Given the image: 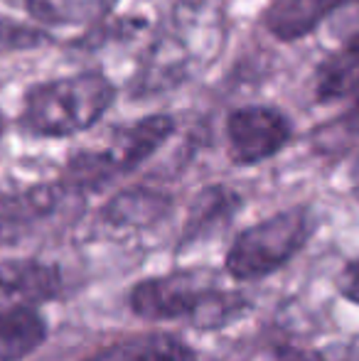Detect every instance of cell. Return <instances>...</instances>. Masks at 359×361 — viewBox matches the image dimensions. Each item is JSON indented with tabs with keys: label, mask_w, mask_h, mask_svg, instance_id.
I'll return each instance as SVG.
<instances>
[{
	"label": "cell",
	"mask_w": 359,
	"mask_h": 361,
	"mask_svg": "<svg viewBox=\"0 0 359 361\" xmlns=\"http://www.w3.org/2000/svg\"><path fill=\"white\" fill-rule=\"evenodd\" d=\"M128 305L143 319H190L197 327H219L244 312L246 298L221 288L217 273L187 268L138 283L130 290Z\"/></svg>",
	"instance_id": "obj_1"
},
{
	"label": "cell",
	"mask_w": 359,
	"mask_h": 361,
	"mask_svg": "<svg viewBox=\"0 0 359 361\" xmlns=\"http://www.w3.org/2000/svg\"><path fill=\"white\" fill-rule=\"evenodd\" d=\"M116 101V86L101 72H79L30 86L20 128L35 138H69L89 130Z\"/></svg>",
	"instance_id": "obj_2"
},
{
	"label": "cell",
	"mask_w": 359,
	"mask_h": 361,
	"mask_svg": "<svg viewBox=\"0 0 359 361\" xmlns=\"http://www.w3.org/2000/svg\"><path fill=\"white\" fill-rule=\"evenodd\" d=\"M175 133V121L165 114H153L121 128L104 150H84L69 160L64 185L74 192L99 190L121 175H128L148 157H153L170 135Z\"/></svg>",
	"instance_id": "obj_3"
},
{
	"label": "cell",
	"mask_w": 359,
	"mask_h": 361,
	"mask_svg": "<svg viewBox=\"0 0 359 361\" xmlns=\"http://www.w3.org/2000/svg\"><path fill=\"white\" fill-rule=\"evenodd\" d=\"M315 231V216L305 207L278 212L244 228L226 251V273L234 281H261L283 268Z\"/></svg>",
	"instance_id": "obj_4"
},
{
	"label": "cell",
	"mask_w": 359,
	"mask_h": 361,
	"mask_svg": "<svg viewBox=\"0 0 359 361\" xmlns=\"http://www.w3.org/2000/svg\"><path fill=\"white\" fill-rule=\"evenodd\" d=\"M293 126L269 106H241L226 118V143L236 165H259L288 145Z\"/></svg>",
	"instance_id": "obj_5"
},
{
	"label": "cell",
	"mask_w": 359,
	"mask_h": 361,
	"mask_svg": "<svg viewBox=\"0 0 359 361\" xmlns=\"http://www.w3.org/2000/svg\"><path fill=\"white\" fill-rule=\"evenodd\" d=\"M69 185H35L15 197H0V243H20L77 202Z\"/></svg>",
	"instance_id": "obj_6"
},
{
	"label": "cell",
	"mask_w": 359,
	"mask_h": 361,
	"mask_svg": "<svg viewBox=\"0 0 359 361\" xmlns=\"http://www.w3.org/2000/svg\"><path fill=\"white\" fill-rule=\"evenodd\" d=\"M357 0H273L264 13V25L283 42L308 37L335 10Z\"/></svg>",
	"instance_id": "obj_7"
},
{
	"label": "cell",
	"mask_w": 359,
	"mask_h": 361,
	"mask_svg": "<svg viewBox=\"0 0 359 361\" xmlns=\"http://www.w3.org/2000/svg\"><path fill=\"white\" fill-rule=\"evenodd\" d=\"M47 339V322L32 305L0 307V361H23Z\"/></svg>",
	"instance_id": "obj_8"
},
{
	"label": "cell",
	"mask_w": 359,
	"mask_h": 361,
	"mask_svg": "<svg viewBox=\"0 0 359 361\" xmlns=\"http://www.w3.org/2000/svg\"><path fill=\"white\" fill-rule=\"evenodd\" d=\"M239 204L241 200L226 187H207L190 209L185 231H182V246H192L224 228L234 212L239 209Z\"/></svg>",
	"instance_id": "obj_9"
},
{
	"label": "cell",
	"mask_w": 359,
	"mask_h": 361,
	"mask_svg": "<svg viewBox=\"0 0 359 361\" xmlns=\"http://www.w3.org/2000/svg\"><path fill=\"white\" fill-rule=\"evenodd\" d=\"M357 96L359 99V37L327 57L315 72V99L332 104Z\"/></svg>",
	"instance_id": "obj_10"
},
{
	"label": "cell",
	"mask_w": 359,
	"mask_h": 361,
	"mask_svg": "<svg viewBox=\"0 0 359 361\" xmlns=\"http://www.w3.org/2000/svg\"><path fill=\"white\" fill-rule=\"evenodd\" d=\"M87 361H197V357L180 339L168 334H148L109 344Z\"/></svg>",
	"instance_id": "obj_11"
},
{
	"label": "cell",
	"mask_w": 359,
	"mask_h": 361,
	"mask_svg": "<svg viewBox=\"0 0 359 361\" xmlns=\"http://www.w3.org/2000/svg\"><path fill=\"white\" fill-rule=\"evenodd\" d=\"M170 209V197L155 190H126L106 204V224L118 228H143L160 221Z\"/></svg>",
	"instance_id": "obj_12"
},
{
	"label": "cell",
	"mask_w": 359,
	"mask_h": 361,
	"mask_svg": "<svg viewBox=\"0 0 359 361\" xmlns=\"http://www.w3.org/2000/svg\"><path fill=\"white\" fill-rule=\"evenodd\" d=\"M118 0H25L35 20L47 25H89L106 18Z\"/></svg>",
	"instance_id": "obj_13"
},
{
	"label": "cell",
	"mask_w": 359,
	"mask_h": 361,
	"mask_svg": "<svg viewBox=\"0 0 359 361\" xmlns=\"http://www.w3.org/2000/svg\"><path fill=\"white\" fill-rule=\"evenodd\" d=\"M44 44H52V37L44 30L0 15V54L30 52V49H39Z\"/></svg>",
	"instance_id": "obj_14"
},
{
	"label": "cell",
	"mask_w": 359,
	"mask_h": 361,
	"mask_svg": "<svg viewBox=\"0 0 359 361\" xmlns=\"http://www.w3.org/2000/svg\"><path fill=\"white\" fill-rule=\"evenodd\" d=\"M355 135H359V99H357L355 109L347 111L342 118L330 121V123L322 126L320 130H315V143L320 150H340V147L350 143Z\"/></svg>",
	"instance_id": "obj_15"
},
{
	"label": "cell",
	"mask_w": 359,
	"mask_h": 361,
	"mask_svg": "<svg viewBox=\"0 0 359 361\" xmlns=\"http://www.w3.org/2000/svg\"><path fill=\"white\" fill-rule=\"evenodd\" d=\"M281 361H359V347L357 344H347V342L327 344V347L296 352Z\"/></svg>",
	"instance_id": "obj_16"
},
{
	"label": "cell",
	"mask_w": 359,
	"mask_h": 361,
	"mask_svg": "<svg viewBox=\"0 0 359 361\" xmlns=\"http://www.w3.org/2000/svg\"><path fill=\"white\" fill-rule=\"evenodd\" d=\"M337 290H340L342 298L359 305V258L350 261L340 271V276H337Z\"/></svg>",
	"instance_id": "obj_17"
},
{
	"label": "cell",
	"mask_w": 359,
	"mask_h": 361,
	"mask_svg": "<svg viewBox=\"0 0 359 361\" xmlns=\"http://www.w3.org/2000/svg\"><path fill=\"white\" fill-rule=\"evenodd\" d=\"M3 130H5V123H3V116H0V135H3Z\"/></svg>",
	"instance_id": "obj_18"
}]
</instances>
